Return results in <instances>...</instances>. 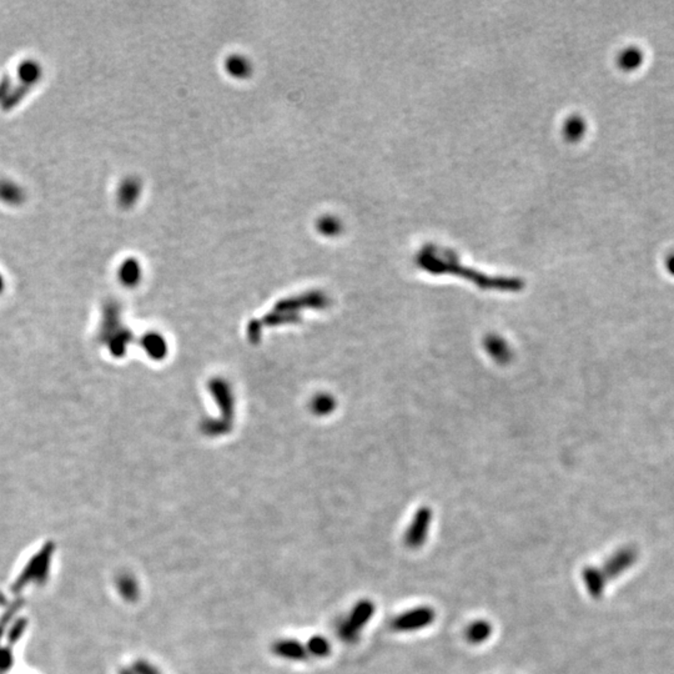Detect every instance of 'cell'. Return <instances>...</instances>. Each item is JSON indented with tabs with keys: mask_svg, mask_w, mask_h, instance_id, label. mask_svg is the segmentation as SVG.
<instances>
[{
	"mask_svg": "<svg viewBox=\"0 0 674 674\" xmlns=\"http://www.w3.org/2000/svg\"><path fill=\"white\" fill-rule=\"evenodd\" d=\"M644 61L643 51L636 46H629L624 49L618 56L619 66L626 71L637 70Z\"/></svg>",
	"mask_w": 674,
	"mask_h": 674,
	"instance_id": "cell-1",
	"label": "cell"
},
{
	"mask_svg": "<svg viewBox=\"0 0 674 674\" xmlns=\"http://www.w3.org/2000/svg\"><path fill=\"white\" fill-rule=\"evenodd\" d=\"M18 75L23 81V87L31 88V85L36 84L39 76L41 75V68L36 61H24L21 65H19Z\"/></svg>",
	"mask_w": 674,
	"mask_h": 674,
	"instance_id": "cell-2",
	"label": "cell"
},
{
	"mask_svg": "<svg viewBox=\"0 0 674 674\" xmlns=\"http://www.w3.org/2000/svg\"><path fill=\"white\" fill-rule=\"evenodd\" d=\"M0 200L9 205H19L24 200V191L9 181H0Z\"/></svg>",
	"mask_w": 674,
	"mask_h": 674,
	"instance_id": "cell-3",
	"label": "cell"
},
{
	"mask_svg": "<svg viewBox=\"0 0 674 674\" xmlns=\"http://www.w3.org/2000/svg\"><path fill=\"white\" fill-rule=\"evenodd\" d=\"M664 266H665V270L670 276L674 278V253L669 254L665 260H664Z\"/></svg>",
	"mask_w": 674,
	"mask_h": 674,
	"instance_id": "cell-4",
	"label": "cell"
},
{
	"mask_svg": "<svg viewBox=\"0 0 674 674\" xmlns=\"http://www.w3.org/2000/svg\"><path fill=\"white\" fill-rule=\"evenodd\" d=\"M8 83H9V80H8V79H6V80L3 81V83H1V85H0V90H1L3 88H6V84H8Z\"/></svg>",
	"mask_w": 674,
	"mask_h": 674,
	"instance_id": "cell-5",
	"label": "cell"
},
{
	"mask_svg": "<svg viewBox=\"0 0 674 674\" xmlns=\"http://www.w3.org/2000/svg\"><path fill=\"white\" fill-rule=\"evenodd\" d=\"M3 285H4V281H3V278H1V275H0V293H1V290H3Z\"/></svg>",
	"mask_w": 674,
	"mask_h": 674,
	"instance_id": "cell-6",
	"label": "cell"
}]
</instances>
